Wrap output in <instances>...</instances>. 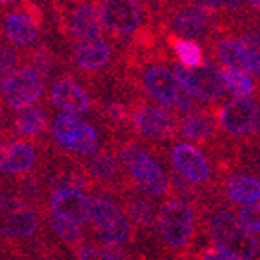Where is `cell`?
Masks as SVG:
<instances>
[{
	"mask_svg": "<svg viewBox=\"0 0 260 260\" xmlns=\"http://www.w3.org/2000/svg\"><path fill=\"white\" fill-rule=\"evenodd\" d=\"M109 142V140H108ZM106 144V139H102V133L96 127V124L87 122L86 118L80 120V124L77 126V129L73 131V135L70 137L66 148L62 149V155H70L77 160L86 158L91 153H95L99 148H102Z\"/></svg>",
	"mask_w": 260,
	"mask_h": 260,
	"instance_id": "d4e9b609",
	"label": "cell"
},
{
	"mask_svg": "<svg viewBox=\"0 0 260 260\" xmlns=\"http://www.w3.org/2000/svg\"><path fill=\"white\" fill-rule=\"evenodd\" d=\"M49 102L58 111L86 115L95 111V96L87 93V87L73 75H58L49 89Z\"/></svg>",
	"mask_w": 260,
	"mask_h": 260,
	"instance_id": "d6986e66",
	"label": "cell"
},
{
	"mask_svg": "<svg viewBox=\"0 0 260 260\" xmlns=\"http://www.w3.org/2000/svg\"><path fill=\"white\" fill-rule=\"evenodd\" d=\"M49 124H51L49 109L46 106L33 104L13 111L8 120V131L9 137L33 140L42 146H48L46 139L49 135Z\"/></svg>",
	"mask_w": 260,
	"mask_h": 260,
	"instance_id": "44dd1931",
	"label": "cell"
},
{
	"mask_svg": "<svg viewBox=\"0 0 260 260\" xmlns=\"http://www.w3.org/2000/svg\"><path fill=\"white\" fill-rule=\"evenodd\" d=\"M168 160L171 171L195 187L202 199L218 191V168L204 148L184 139H173L169 140Z\"/></svg>",
	"mask_w": 260,
	"mask_h": 260,
	"instance_id": "ba28073f",
	"label": "cell"
},
{
	"mask_svg": "<svg viewBox=\"0 0 260 260\" xmlns=\"http://www.w3.org/2000/svg\"><path fill=\"white\" fill-rule=\"evenodd\" d=\"M118 156L131 186L156 200L171 195L169 173L160 162V155L133 137L115 140Z\"/></svg>",
	"mask_w": 260,
	"mask_h": 260,
	"instance_id": "277c9868",
	"label": "cell"
},
{
	"mask_svg": "<svg viewBox=\"0 0 260 260\" xmlns=\"http://www.w3.org/2000/svg\"><path fill=\"white\" fill-rule=\"evenodd\" d=\"M40 213H42L44 225L49 230L48 237H55L58 240V244L64 246L66 249L75 253L86 242V231H84L82 224H77V222L58 217L53 211H49L48 208H44V206H40Z\"/></svg>",
	"mask_w": 260,
	"mask_h": 260,
	"instance_id": "cb8c5ba5",
	"label": "cell"
},
{
	"mask_svg": "<svg viewBox=\"0 0 260 260\" xmlns=\"http://www.w3.org/2000/svg\"><path fill=\"white\" fill-rule=\"evenodd\" d=\"M162 37H164L166 48L173 53L178 64L186 66V68H199L208 60L204 46L197 40L182 39V37L171 35V33H162Z\"/></svg>",
	"mask_w": 260,
	"mask_h": 260,
	"instance_id": "484cf974",
	"label": "cell"
},
{
	"mask_svg": "<svg viewBox=\"0 0 260 260\" xmlns=\"http://www.w3.org/2000/svg\"><path fill=\"white\" fill-rule=\"evenodd\" d=\"M99 2L106 35L115 46L120 48V51L140 35L158 29L155 15L144 0H99Z\"/></svg>",
	"mask_w": 260,
	"mask_h": 260,
	"instance_id": "8992f818",
	"label": "cell"
},
{
	"mask_svg": "<svg viewBox=\"0 0 260 260\" xmlns=\"http://www.w3.org/2000/svg\"><path fill=\"white\" fill-rule=\"evenodd\" d=\"M169 66H171L175 77L178 78V82L182 84L184 89L199 104H206L215 109L230 96L225 91L224 80H222L220 66L213 62L211 58H208L199 68H186V66L178 64L175 58L169 60Z\"/></svg>",
	"mask_w": 260,
	"mask_h": 260,
	"instance_id": "7c38bea8",
	"label": "cell"
},
{
	"mask_svg": "<svg viewBox=\"0 0 260 260\" xmlns=\"http://www.w3.org/2000/svg\"><path fill=\"white\" fill-rule=\"evenodd\" d=\"M78 162H80L84 173L87 175V178L91 180L95 187L111 191V193L118 195L124 187L131 184L113 140L106 142L102 148H99L86 158H80Z\"/></svg>",
	"mask_w": 260,
	"mask_h": 260,
	"instance_id": "2e32d148",
	"label": "cell"
},
{
	"mask_svg": "<svg viewBox=\"0 0 260 260\" xmlns=\"http://www.w3.org/2000/svg\"><path fill=\"white\" fill-rule=\"evenodd\" d=\"M151 11L160 33L197 40L204 48L224 24L220 15L213 9L197 6L189 0H168Z\"/></svg>",
	"mask_w": 260,
	"mask_h": 260,
	"instance_id": "5b68a950",
	"label": "cell"
},
{
	"mask_svg": "<svg viewBox=\"0 0 260 260\" xmlns=\"http://www.w3.org/2000/svg\"><path fill=\"white\" fill-rule=\"evenodd\" d=\"M191 256L193 258H204V260H240L239 255L235 251H231L230 247L213 242H209V246H204L199 251L195 249V253H191Z\"/></svg>",
	"mask_w": 260,
	"mask_h": 260,
	"instance_id": "f1b7e54d",
	"label": "cell"
},
{
	"mask_svg": "<svg viewBox=\"0 0 260 260\" xmlns=\"http://www.w3.org/2000/svg\"><path fill=\"white\" fill-rule=\"evenodd\" d=\"M42 206L62 218H68V220L82 225L87 224L89 195L84 189H78V187H56V189L49 191V197H46Z\"/></svg>",
	"mask_w": 260,
	"mask_h": 260,
	"instance_id": "603a6c76",
	"label": "cell"
},
{
	"mask_svg": "<svg viewBox=\"0 0 260 260\" xmlns=\"http://www.w3.org/2000/svg\"><path fill=\"white\" fill-rule=\"evenodd\" d=\"M235 217H237V224H239L240 231H242L244 235H249V237L258 239V235H260L258 202H256V204L239 206V209L235 211Z\"/></svg>",
	"mask_w": 260,
	"mask_h": 260,
	"instance_id": "83f0119b",
	"label": "cell"
},
{
	"mask_svg": "<svg viewBox=\"0 0 260 260\" xmlns=\"http://www.w3.org/2000/svg\"><path fill=\"white\" fill-rule=\"evenodd\" d=\"M24 0H0V6L2 8H15V6H20Z\"/></svg>",
	"mask_w": 260,
	"mask_h": 260,
	"instance_id": "4dcf8cb0",
	"label": "cell"
},
{
	"mask_svg": "<svg viewBox=\"0 0 260 260\" xmlns=\"http://www.w3.org/2000/svg\"><path fill=\"white\" fill-rule=\"evenodd\" d=\"M200 211V228L208 242L230 247L239 258L251 260L258 256V239L244 235L237 224L235 211L218 191L197 202Z\"/></svg>",
	"mask_w": 260,
	"mask_h": 260,
	"instance_id": "3957f363",
	"label": "cell"
},
{
	"mask_svg": "<svg viewBox=\"0 0 260 260\" xmlns=\"http://www.w3.org/2000/svg\"><path fill=\"white\" fill-rule=\"evenodd\" d=\"M46 146L33 140L4 137L0 140V178L18 182L22 178L39 173L42 162V151Z\"/></svg>",
	"mask_w": 260,
	"mask_h": 260,
	"instance_id": "9a60e30c",
	"label": "cell"
},
{
	"mask_svg": "<svg viewBox=\"0 0 260 260\" xmlns=\"http://www.w3.org/2000/svg\"><path fill=\"white\" fill-rule=\"evenodd\" d=\"M209 58L217 62L218 66H230V68H239L249 73L253 78L258 80L260 77V56L258 49L247 48L235 31V27L222 26L220 29L211 37L208 42Z\"/></svg>",
	"mask_w": 260,
	"mask_h": 260,
	"instance_id": "5bb4252c",
	"label": "cell"
},
{
	"mask_svg": "<svg viewBox=\"0 0 260 260\" xmlns=\"http://www.w3.org/2000/svg\"><path fill=\"white\" fill-rule=\"evenodd\" d=\"M177 135L187 142L197 144L200 148H211L213 144H217L222 139L217 117H215V109L197 106L189 111L178 113Z\"/></svg>",
	"mask_w": 260,
	"mask_h": 260,
	"instance_id": "ac0fdd59",
	"label": "cell"
},
{
	"mask_svg": "<svg viewBox=\"0 0 260 260\" xmlns=\"http://www.w3.org/2000/svg\"><path fill=\"white\" fill-rule=\"evenodd\" d=\"M95 235V242L106 246L126 247L135 242L137 231L126 213L122 211L115 193L95 187L89 197V217L87 224Z\"/></svg>",
	"mask_w": 260,
	"mask_h": 260,
	"instance_id": "52a82bcc",
	"label": "cell"
},
{
	"mask_svg": "<svg viewBox=\"0 0 260 260\" xmlns=\"http://www.w3.org/2000/svg\"><path fill=\"white\" fill-rule=\"evenodd\" d=\"M246 4L249 6V8H251L253 11H256V13H258V8H260V0H246Z\"/></svg>",
	"mask_w": 260,
	"mask_h": 260,
	"instance_id": "d6a6232c",
	"label": "cell"
},
{
	"mask_svg": "<svg viewBox=\"0 0 260 260\" xmlns=\"http://www.w3.org/2000/svg\"><path fill=\"white\" fill-rule=\"evenodd\" d=\"M218 193L233 206L256 204L260 199V182L256 173L233 169H224L218 178Z\"/></svg>",
	"mask_w": 260,
	"mask_h": 260,
	"instance_id": "7402d4cb",
	"label": "cell"
},
{
	"mask_svg": "<svg viewBox=\"0 0 260 260\" xmlns=\"http://www.w3.org/2000/svg\"><path fill=\"white\" fill-rule=\"evenodd\" d=\"M144 2H146L151 9H155V8H158V6L164 4V2H168V0H144Z\"/></svg>",
	"mask_w": 260,
	"mask_h": 260,
	"instance_id": "1f68e13d",
	"label": "cell"
},
{
	"mask_svg": "<svg viewBox=\"0 0 260 260\" xmlns=\"http://www.w3.org/2000/svg\"><path fill=\"white\" fill-rule=\"evenodd\" d=\"M0 240L11 249L33 247L44 251L51 239H46L40 208L24 197L0 191Z\"/></svg>",
	"mask_w": 260,
	"mask_h": 260,
	"instance_id": "7a4b0ae2",
	"label": "cell"
},
{
	"mask_svg": "<svg viewBox=\"0 0 260 260\" xmlns=\"http://www.w3.org/2000/svg\"><path fill=\"white\" fill-rule=\"evenodd\" d=\"M215 117L220 133L225 139L240 146H251V140L258 139V99L246 96V99H228L215 108Z\"/></svg>",
	"mask_w": 260,
	"mask_h": 260,
	"instance_id": "8fae6325",
	"label": "cell"
},
{
	"mask_svg": "<svg viewBox=\"0 0 260 260\" xmlns=\"http://www.w3.org/2000/svg\"><path fill=\"white\" fill-rule=\"evenodd\" d=\"M129 135L144 144H162L177 139V113L135 95L129 102Z\"/></svg>",
	"mask_w": 260,
	"mask_h": 260,
	"instance_id": "30bf717a",
	"label": "cell"
},
{
	"mask_svg": "<svg viewBox=\"0 0 260 260\" xmlns=\"http://www.w3.org/2000/svg\"><path fill=\"white\" fill-rule=\"evenodd\" d=\"M6 129V133L9 135V131H8V120H6V111L2 109V104H0V131H4Z\"/></svg>",
	"mask_w": 260,
	"mask_h": 260,
	"instance_id": "f546056e",
	"label": "cell"
},
{
	"mask_svg": "<svg viewBox=\"0 0 260 260\" xmlns=\"http://www.w3.org/2000/svg\"><path fill=\"white\" fill-rule=\"evenodd\" d=\"M68 64L89 86L122 70V51L106 37L70 42Z\"/></svg>",
	"mask_w": 260,
	"mask_h": 260,
	"instance_id": "9c48e42d",
	"label": "cell"
},
{
	"mask_svg": "<svg viewBox=\"0 0 260 260\" xmlns=\"http://www.w3.org/2000/svg\"><path fill=\"white\" fill-rule=\"evenodd\" d=\"M2 11H4V8H2V6H0V13H2Z\"/></svg>",
	"mask_w": 260,
	"mask_h": 260,
	"instance_id": "836d02e7",
	"label": "cell"
},
{
	"mask_svg": "<svg viewBox=\"0 0 260 260\" xmlns=\"http://www.w3.org/2000/svg\"><path fill=\"white\" fill-rule=\"evenodd\" d=\"M118 204L126 217L133 224L137 233H142L149 239H153V230H155L156 209H158V200L146 195L135 186H127L117 195Z\"/></svg>",
	"mask_w": 260,
	"mask_h": 260,
	"instance_id": "ffe728a7",
	"label": "cell"
},
{
	"mask_svg": "<svg viewBox=\"0 0 260 260\" xmlns=\"http://www.w3.org/2000/svg\"><path fill=\"white\" fill-rule=\"evenodd\" d=\"M42 22L44 15L39 6L33 0H24L20 6L4 8L0 13V37L27 51L42 42Z\"/></svg>",
	"mask_w": 260,
	"mask_h": 260,
	"instance_id": "4fadbf2b",
	"label": "cell"
},
{
	"mask_svg": "<svg viewBox=\"0 0 260 260\" xmlns=\"http://www.w3.org/2000/svg\"><path fill=\"white\" fill-rule=\"evenodd\" d=\"M200 237V211L195 200L168 195L156 209L153 239L156 247L169 256H189Z\"/></svg>",
	"mask_w": 260,
	"mask_h": 260,
	"instance_id": "6da1fadb",
	"label": "cell"
},
{
	"mask_svg": "<svg viewBox=\"0 0 260 260\" xmlns=\"http://www.w3.org/2000/svg\"><path fill=\"white\" fill-rule=\"evenodd\" d=\"M44 93H46L44 78L33 68L22 64L6 80L0 91V100L9 111H17L26 106L39 104L44 99Z\"/></svg>",
	"mask_w": 260,
	"mask_h": 260,
	"instance_id": "e0dca14e",
	"label": "cell"
},
{
	"mask_svg": "<svg viewBox=\"0 0 260 260\" xmlns=\"http://www.w3.org/2000/svg\"><path fill=\"white\" fill-rule=\"evenodd\" d=\"M222 80H224L225 91L233 99H246V96L256 95V78L239 68H230V66H220Z\"/></svg>",
	"mask_w": 260,
	"mask_h": 260,
	"instance_id": "4316f807",
	"label": "cell"
}]
</instances>
